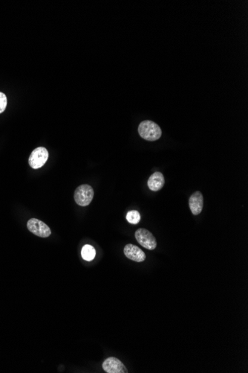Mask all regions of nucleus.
Masks as SVG:
<instances>
[{
  "instance_id": "obj_6",
  "label": "nucleus",
  "mask_w": 248,
  "mask_h": 373,
  "mask_svg": "<svg viewBox=\"0 0 248 373\" xmlns=\"http://www.w3.org/2000/svg\"><path fill=\"white\" fill-rule=\"evenodd\" d=\"M102 369L107 373H127L128 370L124 364L114 357H110L103 361Z\"/></svg>"
},
{
  "instance_id": "obj_1",
  "label": "nucleus",
  "mask_w": 248,
  "mask_h": 373,
  "mask_svg": "<svg viewBox=\"0 0 248 373\" xmlns=\"http://www.w3.org/2000/svg\"><path fill=\"white\" fill-rule=\"evenodd\" d=\"M138 133L143 139L150 142L157 140L162 135L161 129L158 124L150 120H146L140 123Z\"/></svg>"
},
{
  "instance_id": "obj_3",
  "label": "nucleus",
  "mask_w": 248,
  "mask_h": 373,
  "mask_svg": "<svg viewBox=\"0 0 248 373\" xmlns=\"http://www.w3.org/2000/svg\"><path fill=\"white\" fill-rule=\"evenodd\" d=\"M137 242L146 249L153 250L157 247V241L151 232L147 229L140 228L135 232Z\"/></svg>"
},
{
  "instance_id": "obj_7",
  "label": "nucleus",
  "mask_w": 248,
  "mask_h": 373,
  "mask_svg": "<svg viewBox=\"0 0 248 373\" xmlns=\"http://www.w3.org/2000/svg\"><path fill=\"white\" fill-rule=\"evenodd\" d=\"M123 251H124L125 255L132 261H136V262H143L145 261V252L135 245H131V244L126 245Z\"/></svg>"
},
{
  "instance_id": "obj_4",
  "label": "nucleus",
  "mask_w": 248,
  "mask_h": 373,
  "mask_svg": "<svg viewBox=\"0 0 248 373\" xmlns=\"http://www.w3.org/2000/svg\"><path fill=\"white\" fill-rule=\"evenodd\" d=\"M27 228L31 233L39 237L48 238L51 234L49 226L37 218L30 219L27 223Z\"/></svg>"
},
{
  "instance_id": "obj_10",
  "label": "nucleus",
  "mask_w": 248,
  "mask_h": 373,
  "mask_svg": "<svg viewBox=\"0 0 248 373\" xmlns=\"http://www.w3.org/2000/svg\"><path fill=\"white\" fill-rule=\"evenodd\" d=\"M81 255L83 259L86 261H92L96 255V251L93 247L86 245L82 248Z\"/></svg>"
},
{
  "instance_id": "obj_11",
  "label": "nucleus",
  "mask_w": 248,
  "mask_h": 373,
  "mask_svg": "<svg viewBox=\"0 0 248 373\" xmlns=\"http://www.w3.org/2000/svg\"><path fill=\"white\" fill-rule=\"evenodd\" d=\"M126 220L128 222L132 224H137L139 223L140 220H141V215H140L139 212L136 210L129 211L127 214H126Z\"/></svg>"
},
{
  "instance_id": "obj_12",
  "label": "nucleus",
  "mask_w": 248,
  "mask_h": 373,
  "mask_svg": "<svg viewBox=\"0 0 248 373\" xmlns=\"http://www.w3.org/2000/svg\"><path fill=\"white\" fill-rule=\"evenodd\" d=\"M7 107V97L4 93L0 92V114L4 112Z\"/></svg>"
},
{
  "instance_id": "obj_8",
  "label": "nucleus",
  "mask_w": 248,
  "mask_h": 373,
  "mask_svg": "<svg viewBox=\"0 0 248 373\" xmlns=\"http://www.w3.org/2000/svg\"><path fill=\"white\" fill-rule=\"evenodd\" d=\"M189 206L190 211L194 215H198L201 212L203 207V198L202 193L197 191L193 193L189 199Z\"/></svg>"
},
{
  "instance_id": "obj_9",
  "label": "nucleus",
  "mask_w": 248,
  "mask_h": 373,
  "mask_svg": "<svg viewBox=\"0 0 248 373\" xmlns=\"http://www.w3.org/2000/svg\"><path fill=\"white\" fill-rule=\"evenodd\" d=\"M164 177H163V174L159 172H154V174H152L149 178L148 182H147L149 188L153 191H157L161 189L164 186Z\"/></svg>"
},
{
  "instance_id": "obj_5",
  "label": "nucleus",
  "mask_w": 248,
  "mask_h": 373,
  "mask_svg": "<svg viewBox=\"0 0 248 373\" xmlns=\"http://www.w3.org/2000/svg\"><path fill=\"white\" fill-rule=\"evenodd\" d=\"M48 159H49V152L47 149L43 147H39L31 153L28 163L32 169H38L44 166Z\"/></svg>"
},
{
  "instance_id": "obj_2",
  "label": "nucleus",
  "mask_w": 248,
  "mask_h": 373,
  "mask_svg": "<svg viewBox=\"0 0 248 373\" xmlns=\"http://www.w3.org/2000/svg\"><path fill=\"white\" fill-rule=\"evenodd\" d=\"M94 197V190L91 186L83 184L76 188L74 198L79 206H86L92 203Z\"/></svg>"
}]
</instances>
